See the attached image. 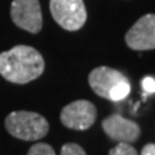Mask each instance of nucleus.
<instances>
[{
    "mask_svg": "<svg viewBox=\"0 0 155 155\" xmlns=\"http://www.w3.org/2000/svg\"><path fill=\"white\" fill-rule=\"evenodd\" d=\"M44 69V58L32 47L16 45L0 53V75L11 83H30L38 79Z\"/></svg>",
    "mask_w": 155,
    "mask_h": 155,
    "instance_id": "1",
    "label": "nucleus"
},
{
    "mask_svg": "<svg viewBox=\"0 0 155 155\" xmlns=\"http://www.w3.org/2000/svg\"><path fill=\"white\" fill-rule=\"evenodd\" d=\"M5 128L13 137L23 141H38L49 130L47 119L32 111H13L5 118Z\"/></svg>",
    "mask_w": 155,
    "mask_h": 155,
    "instance_id": "2",
    "label": "nucleus"
},
{
    "mask_svg": "<svg viewBox=\"0 0 155 155\" xmlns=\"http://www.w3.org/2000/svg\"><path fill=\"white\" fill-rule=\"evenodd\" d=\"M53 19L67 31H76L87 21V9L83 0H51Z\"/></svg>",
    "mask_w": 155,
    "mask_h": 155,
    "instance_id": "3",
    "label": "nucleus"
},
{
    "mask_svg": "<svg viewBox=\"0 0 155 155\" xmlns=\"http://www.w3.org/2000/svg\"><path fill=\"white\" fill-rule=\"evenodd\" d=\"M11 17L14 25L31 34H38L43 27V14L39 0H13Z\"/></svg>",
    "mask_w": 155,
    "mask_h": 155,
    "instance_id": "4",
    "label": "nucleus"
},
{
    "mask_svg": "<svg viewBox=\"0 0 155 155\" xmlns=\"http://www.w3.org/2000/svg\"><path fill=\"white\" fill-rule=\"evenodd\" d=\"M61 122L65 127L75 130H85L94 124L96 106L87 100H78L66 105L61 111Z\"/></svg>",
    "mask_w": 155,
    "mask_h": 155,
    "instance_id": "5",
    "label": "nucleus"
},
{
    "mask_svg": "<svg viewBox=\"0 0 155 155\" xmlns=\"http://www.w3.org/2000/svg\"><path fill=\"white\" fill-rule=\"evenodd\" d=\"M125 43L133 51L155 49V14H145L125 34Z\"/></svg>",
    "mask_w": 155,
    "mask_h": 155,
    "instance_id": "6",
    "label": "nucleus"
},
{
    "mask_svg": "<svg viewBox=\"0 0 155 155\" xmlns=\"http://www.w3.org/2000/svg\"><path fill=\"white\" fill-rule=\"evenodd\" d=\"M102 128L111 140L118 142L132 143L137 141V138L141 134V128L137 123L125 119L119 114H113L104 119Z\"/></svg>",
    "mask_w": 155,
    "mask_h": 155,
    "instance_id": "7",
    "label": "nucleus"
},
{
    "mask_svg": "<svg viewBox=\"0 0 155 155\" xmlns=\"http://www.w3.org/2000/svg\"><path fill=\"white\" fill-rule=\"evenodd\" d=\"M127 80V76L120 71L107 66H100L91 71L88 76V83L93 92L104 98H109L110 91L120 81Z\"/></svg>",
    "mask_w": 155,
    "mask_h": 155,
    "instance_id": "8",
    "label": "nucleus"
},
{
    "mask_svg": "<svg viewBox=\"0 0 155 155\" xmlns=\"http://www.w3.org/2000/svg\"><path fill=\"white\" fill-rule=\"evenodd\" d=\"M129 93H130V84L127 79V80L120 81L119 84H116L114 88L110 91L107 100L113 101V102H119V101L124 100Z\"/></svg>",
    "mask_w": 155,
    "mask_h": 155,
    "instance_id": "9",
    "label": "nucleus"
},
{
    "mask_svg": "<svg viewBox=\"0 0 155 155\" xmlns=\"http://www.w3.org/2000/svg\"><path fill=\"white\" fill-rule=\"evenodd\" d=\"M109 155H138V153L130 143L119 142L115 147L110 150Z\"/></svg>",
    "mask_w": 155,
    "mask_h": 155,
    "instance_id": "10",
    "label": "nucleus"
},
{
    "mask_svg": "<svg viewBox=\"0 0 155 155\" xmlns=\"http://www.w3.org/2000/svg\"><path fill=\"white\" fill-rule=\"evenodd\" d=\"M27 155H56V153L51 145L39 142V143L32 145L30 150H28Z\"/></svg>",
    "mask_w": 155,
    "mask_h": 155,
    "instance_id": "11",
    "label": "nucleus"
},
{
    "mask_svg": "<svg viewBox=\"0 0 155 155\" xmlns=\"http://www.w3.org/2000/svg\"><path fill=\"white\" fill-rule=\"evenodd\" d=\"M61 155H87L84 149L78 143H65L61 149Z\"/></svg>",
    "mask_w": 155,
    "mask_h": 155,
    "instance_id": "12",
    "label": "nucleus"
},
{
    "mask_svg": "<svg viewBox=\"0 0 155 155\" xmlns=\"http://www.w3.org/2000/svg\"><path fill=\"white\" fill-rule=\"evenodd\" d=\"M141 87H142V89L145 92L143 96L155 93V79L153 76H145L141 80Z\"/></svg>",
    "mask_w": 155,
    "mask_h": 155,
    "instance_id": "13",
    "label": "nucleus"
},
{
    "mask_svg": "<svg viewBox=\"0 0 155 155\" xmlns=\"http://www.w3.org/2000/svg\"><path fill=\"white\" fill-rule=\"evenodd\" d=\"M141 155H155V143H147L145 145Z\"/></svg>",
    "mask_w": 155,
    "mask_h": 155,
    "instance_id": "14",
    "label": "nucleus"
}]
</instances>
